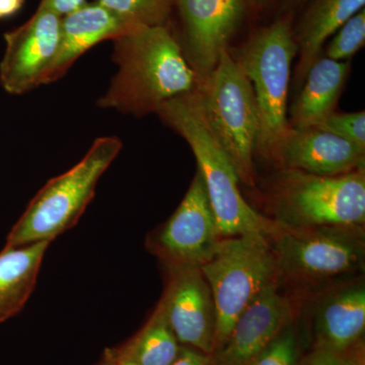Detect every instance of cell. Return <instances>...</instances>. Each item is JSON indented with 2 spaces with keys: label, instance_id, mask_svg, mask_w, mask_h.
Wrapping results in <instances>:
<instances>
[{
  "label": "cell",
  "instance_id": "obj_1",
  "mask_svg": "<svg viewBox=\"0 0 365 365\" xmlns=\"http://www.w3.org/2000/svg\"><path fill=\"white\" fill-rule=\"evenodd\" d=\"M113 42L118 71L98 98V107L141 117L200 88V79L169 25L136 26Z\"/></svg>",
  "mask_w": 365,
  "mask_h": 365
},
{
  "label": "cell",
  "instance_id": "obj_2",
  "mask_svg": "<svg viewBox=\"0 0 365 365\" xmlns=\"http://www.w3.org/2000/svg\"><path fill=\"white\" fill-rule=\"evenodd\" d=\"M157 114L193 151L220 237L247 234L273 237L280 232L279 223L257 212L242 197L237 170L209 127L198 90L168 101Z\"/></svg>",
  "mask_w": 365,
  "mask_h": 365
},
{
  "label": "cell",
  "instance_id": "obj_3",
  "mask_svg": "<svg viewBox=\"0 0 365 365\" xmlns=\"http://www.w3.org/2000/svg\"><path fill=\"white\" fill-rule=\"evenodd\" d=\"M122 146L118 137L96 139L81 162L49 180L36 194L7 235L6 247L52 242L74 227L93 200L101 177Z\"/></svg>",
  "mask_w": 365,
  "mask_h": 365
},
{
  "label": "cell",
  "instance_id": "obj_4",
  "mask_svg": "<svg viewBox=\"0 0 365 365\" xmlns=\"http://www.w3.org/2000/svg\"><path fill=\"white\" fill-rule=\"evenodd\" d=\"M267 239L262 234L220 237L200 266L215 302V350L225 344L242 312L276 283L279 266Z\"/></svg>",
  "mask_w": 365,
  "mask_h": 365
},
{
  "label": "cell",
  "instance_id": "obj_5",
  "mask_svg": "<svg viewBox=\"0 0 365 365\" xmlns=\"http://www.w3.org/2000/svg\"><path fill=\"white\" fill-rule=\"evenodd\" d=\"M297 45L289 21H276L255 34L235 57L253 88L259 131L257 153L272 158L287 132L288 91Z\"/></svg>",
  "mask_w": 365,
  "mask_h": 365
},
{
  "label": "cell",
  "instance_id": "obj_6",
  "mask_svg": "<svg viewBox=\"0 0 365 365\" xmlns=\"http://www.w3.org/2000/svg\"><path fill=\"white\" fill-rule=\"evenodd\" d=\"M274 201L283 227H360L365 222L364 169L339 176L283 169L276 177Z\"/></svg>",
  "mask_w": 365,
  "mask_h": 365
},
{
  "label": "cell",
  "instance_id": "obj_7",
  "mask_svg": "<svg viewBox=\"0 0 365 365\" xmlns=\"http://www.w3.org/2000/svg\"><path fill=\"white\" fill-rule=\"evenodd\" d=\"M211 131L232 160L237 176L254 187V155L258 145V111L251 83L228 49L198 88Z\"/></svg>",
  "mask_w": 365,
  "mask_h": 365
},
{
  "label": "cell",
  "instance_id": "obj_8",
  "mask_svg": "<svg viewBox=\"0 0 365 365\" xmlns=\"http://www.w3.org/2000/svg\"><path fill=\"white\" fill-rule=\"evenodd\" d=\"M359 227H281L273 251L279 270L302 279L322 280L351 272L364 262Z\"/></svg>",
  "mask_w": 365,
  "mask_h": 365
},
{
  "label": "cell",
  "instance_id": "obj_9",
  "mask_svg": "<svg viewBox=\"0 0 365 365\" xmlns=\"http://www.w3.org/2000/svg\"><path fill=\"white\" fill-rule=\"evenodd\" d=\"M220 239L205 185L197 170L179 207L148 237V246L165 266L200 267L211 258Z\"/></svg>",
  "mask_w": 365,
  "mask_h": 365
},
{
  "label": "cell",
  "instance_id": "obj_10",
  "mask_svg": "<svg viewBox=\"0 0 365 365\" xmlns=\"http://www.w3.org/2000/svg\"><path fill=\"white\" fill-rule=\"evenodd\" d=\"M61 18L38 7L24 25L4 34L0 83L11 95H24L43 85L58 50Z\"/></svg>",
  "mask_w": 365,
  "mask_h": 365
},
{
  "label": "cell",
  "instance_id": "obj_11",
  "mask_svg": "<svg viewBox=\"0 0 365 365\" xmlns=\"http://www.w3.org/2000/svg\"><path fill=\"white\" fill-rule=\"evenodd\" d=\"M168 280L160 304L179 343L212 355L215 302L200 267L165 265Z\"/></svg>",
  "mask_w": 365,
  "mask_h": 365
},
{
  "label": "cell",
  "instance_id": "obj_12",
  "mask_svg": "<svg viewBox=\"0 0 365 365\" xmlns=\"http://www.w3.org/2000/svg\"><path fill=\"white\" fill-rule=\"evenodd\" d=\"M246 0H177L185 56L203 85L228 49L239 28Z\"/></svg>",
  "mask_w": 365,
  "mask_h": 365
},
{
  "label": "cell",
  "instance_id": "obj_13",
  "mask_svg": "<svg viewBox=\"0 0 365 365\" xmlns=\"http://www.w3.org/2000/svg\"><path fill=\"white\" fill-rule=\"evenodd\" d=\"M272 160L283 169L317 176H339L364 169L365 150L317 127H288Z\"/></svg>",
  "mask_w": 365,
  "mask_h": 365
},
{
  "label": "cell",
  "instance_id": "obj_14",
  "mask_svg": "<svg viewBox=\"0 0 365 365\" xmlns=\"http://www.w3.org/2000/svg\"><path fill=\"white\" fill-rule=\"evenodd\" d=\"M290 324L292 307L273 283L240 314L216 365H249Z\"/></svg>",
  "mask_w": 365,
  "mask_h": 365
},
{
  "label": "cell",
  "instance_id": "obj_15",
  "mask_svg": "<svg viewBox=\"0 0 365 365\" xmlns=\"http://www.w3.org/2000/svg\"><path fill=\"white\" fill-rule=\"evenodd\" d=\"M135 28L96 1L62 16L58 50L43 85L66 76L74 62L96 45L116 39Z\"/></svg>",
  "mask_w": 365,
  "mask_h": 365
},
{
  "label": "cell",
  "instance_id": "obj_16",
  "mask_svg": "<svg viewBox=\"0 0 365 365\" xmlns=\"http://www.w3.org/2000/svg\"><path fill=\"white\" fill-rule=\"evenodd\" d=\"M350 71L348 61L319 57L309 67L306 83L289 110V127H314L335 113Z\"/></svg>",
  "mask_w": 365,
  "mask_h": 365
},
{
  "label": "cell",
  "instance_id": "obj_17",
  "mask_svg": "<svg viewBox=\"0 0 365 365\" xmlns=\"http://www.w3.org/2000/svg\"><path fill=\"white\" fill-rule=\"evenodd\" d=\"M365 328V289L354 285L331 295L316 317L318 348L345 351L357 342Z\"/></svg>",
  "mask_w": 365,
  "mask_h": 365
},
{
  "label": "cell",
  "instance_id": "obj_18",
  "mask_svg": "<svg viewBox=\"0 0 365 365\" xmlns=\"http://www.w3.org/2000/svg\"><path fill=\"white\" fill-rule=\"evenodd\" d=\"M51 242L4 247L0 252V324L26 306L37 283L46 251Z\"/></svg>",
  "mask_w": 365,
  "mask_h": 365
},
{
  "label": "cell",
  "instance_id": "obj_19",
  "mask_svg": "<svg viewBox=\"0 0 365 365\" xmlns=\"http://www.w3.org/2000/svg\"><path fill=\"white\" fill-rule=\"evenodd\" d=\"M364 4L365 0H314L294 34L299 51L297 69L299 81L321 57L319 54L329 37L364 9Z\"/></svg>",
  "mask_w": 365,
  "mask_h": 365
},
{
  "label": "cell",
  "instance_id": "obj_20",
  "mask_svg": "<svg viewBox=\"0 0 365 365\" xmlns=\"http://www.w3.org/2000/svg\"><path fill=\"white\" fill-rule=\"evenodd\" d=\"M123 348L140 365L173 364L181 346L170 328L162 304H158L143 330Z\"/></svg>",
  "mask_w": 365,
  "mask_h": 365
},
{
  "label": "cell",
  "instance_id": "obj_21",
  "mask_svg": "<svg viewBox=\"0 0 365 365\" xmlns=\"http://www.w3.org/2000/svg\"><path fill=\"white\" fill-rule=\"evenodd\" d=\"M177 0H96L132 26H163Z\"/></svg>",
  "mask_w": 365,
  "mask_h": 365
},
{
  "label": "cell",
  "instance_id": "obj_22",
  "mask_svg": "<svg viewBox=\"0 0 365 365\" xmlns=\"http://www.w3.org/2000/svg\"><path fill=\"white\" fill-rule=\"evenodd\" d=\"M365 43V9L349 19L335 33L326 48V57L336 61L351 58Z\"/></svg>",
  "mask_w": 365,
  "mask_h": 365
},
{
  "label": "cell",
  "instance_id": "obj_23",
  "mask_svg": "<svg viewBox=\"0 0 365 365\" xmlns=\"http://www.w3.org/2000/svg\"><path fill=\"white\" fill-rule=\"evenodd\" d=\"M292 325V324H290ZM288 325L249 365H297L299 339L294 327Z\"/></svg>",
  "mask_w": 365,
  "mask_h": 365
},
{
  "label": "cell",
  "instance_id": "obj_24",
  "mask_svg": "<svg viewBox=\"0 0 365 365\" xmlns=\"http://www.w3.org/2000/svg\"><path fill=\"white\" fill-rule=\"evenodd\" d=\"M314 127L349 140L350 143L356 144L365 150L364 111L344 114L333 113L322 123Z\"/></svg>",
  "mask_w": 365,
  "mask_h": 365
},
{
  "label": "cell",
  "instance_id": "obj_25",
  "mask_svg": "<svg viewBox=\"0 0 365 365\" xmlns=\"http://www.w3.org/2000/svg\"><path fill=\"white\" fill-rule=\"evenodd\" d=\"M302 365H364L359 352H353L352 348L345 351L317 348Z\"/></svg>",
  "mask_w": 365,
  "mask_h": 365
},
{
  "label": "cell",
  "instance_id": "obj_26",
  "mask_svg": "<svg viewBox=\"0 0 365 365\" xmlns=\"http://www.w3.org/2000/svg\"><path fill=\"white\" fill-rule=\"evenodd\" d=\"M170 365H216V362L212 355L182 346L176 359Z\"/></svg>",
  "mask_w": 365,
  "mask_h": 365
},
{
  "label": "cell",
  "instance_id": "obj_27",
  "mask_svg": "<svg viewBox=\"0 0 365 365\" xmlns=\"http://www.w3.org/2000/svg\"><path fill=\"white\" fill-rule=\"evenodd\" d=\"M85 4H86V0H41L39 7L63 16L76 11Z\"/></svg>",
  "mask_w": 365,
  "mask_h": 365
},
{
  "label": "cell",
  "instance_id": "obj_28",
  "mask_svg": "<svg viewBox=\"0 0 365 365\" xmlns=\"http://www.w3.org/2000/svg\"><path fill=\"white\" fill-rule=\"evenodd\" d=\"M100 365H140L125 351L124 348L108 350Z\"/></svg>",
  "mask_w": 365,
  "mask_h": 365
},
{
  "label": "cell",
  "instance_id": "obj_29",
  "mask_svg": "<svg viewBox=\"0 0 365 365\" xmlns=\"http://www.w3.org/2000/svg\"><path fill=\"white\" fill-rule=\"evenodd\" d=\"M26 0H0V20L13 18L20 13Z\"/></svg>",
  "mask_w": 365,
  "mask_h": 365
},
{
  "label": "cell",
  "instance_id": "obj_30",
  "mask_svg": "<svg viewBox=\"0 0 365 365\" xmlns=\"http://www.w3.org/2000/svg\"><path fill=\"white\" fill-rule=\"evenodd\" d=\"M252 1H253L255 4H258V6H260V4H266L268 0H252Z\"/></svg>",
  "mask_w": 365,
  "mask_h": 365
},
{
  "label": "cell",
  "instance_id": "obj_31",
  "mask_svg": "<svg viewBox=\"0 0 365 365\" xmlns=\"http://www.w3.org/2000/svg\"><path fill=\"white\" fill-rule=\"evenodd\" d=\"M287 1L294 2V4H297V2L302 1V0H287Z\"/></svg>",
  "mask_w": 365,
  "mask_h": 365
}]
</instances>
